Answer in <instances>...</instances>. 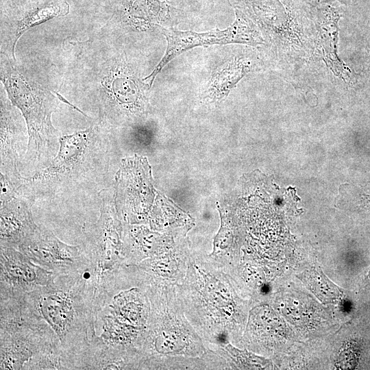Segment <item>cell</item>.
<instances>
[{
    "label": "cell",
    "mask_w": 370,
    "mask_h": 370,
    "mask_svg": "<svg viewBox=\"0 0 370 370\" xmlns=\"http://www.w3.org/2000/svg\"><path fill=\"white\" fill-rule=\"evenodd\" d=\"M239 10L258 27L273 67L293 82L309 77L317 29L312 0H239Z\"/></svg>",
    "instance_id": "obj_1"
},
{
    "label": "cell",
    "mask_w": 370,
    "mask_h": 370,
    "mask_svg": "<svg viewBox=\"0 0 370 370\" xmlns=\"http://www.w3.org/2000/svg\"><path fill=\"white\" fill-rule=\"evenodd\" d=\"M231 277L204 257L191 254L186 275L177 286L185 315L207 350L233 344L237 303Z\"/></svg>",
    "instance_id": "obj_2"
},
{
    "label": "cell",
    "mask_w": 370,
    "mask_h": 370,
    "mask_svg": "<svg viewBox=\"0 0 370 370\" xmlns=\"http://www.w3.org/2000/svg\"><path fill=\"white\" fill-rule=\"evenodd\" d=\"M148 295L151 312L141 369H192L208 350L185 315L177 286L151 282Z\"/></svg>",
    "instance_id": "obj_3"
},
{
    "label": "cell",
    "mask_w": 370,
    "mask_h": 370,
    "mask_svg": "<svg viewBox=\"0 0 370 370\" xmlns=\"http://www.w3.org/2000/svg\"><path fill=\"white\" fill-rule=\"evenodd\" d=\"M25 297L57 335L69 369L70 359L84 351L96 335L97 313L87 271L58 275L52 284Z\"/></svg>",
    "instance_id": "obj_4"
},
{
    "label": "cell",
    "mask_w": 370,
    "mask_h": 370,
    "mask_svg": "<svg viewBox=\"0 0 370 370\" xmlns=\"http://www.w3.org/2000/svg\"><path fill=\"white\" fill-rule=\"evenodd\" d=\"M107 127L99 121L60 136L58 151L45 168L24 177L21 190L35 199L79 189L108 171Z\"/></svg>",
    "instance_id": "obj_5"
},
{
    "label": "cell",
    "mask_w": 370,
    "mask_h": 370,
    "mask_svg": "<svg viewBox=\"0 0 370 370\" xmlns=\"http://www.w3.org/2000/svg\"><path fill=\"white\" fill-rule=\"evenodd\" d=\"M0 369H34L64 354L57 335L25 295L0 299Z\"/></svg>",
    "instance_id": "obj_6"
},
{
    "label": "cell",
    "mask_w": 370,
    "mask_h": 370,
    "mask_svg": "<svg viewBox=\"0 0 370 370\" xmlns=\"http://www.w3.org/2000/svg\"><path fill=\"white\" fill-rule=\"evenodd\" d=\"M1 79L8 99L19 109L27 126L25 162L41 170L51 163L59 148L60 136L51 122L58 99L24 75L10 60L7 63L1 60Z\"/></svg>",
    "instance_id": "obj_7"
},
{
    "label": "cell",
    "mask_w": 370,
    "mask_h": 370,
    "mask_svg": "<svg viewBox=\"0 0 370 370\" xmlns=\"http://www.w3.org/2000/svg\"><path fill=\"white\" fill-rule=\"evenodd\" d=\"M84 250L89 259V283L93 290L97 312L118 273L125 266L123 224L114 202L102 197L97 221L84 229Z\"/></svg>",
    "instance_id": "obj_8"
},
{
    "label": "cell",
    "mask_w": 370,
    "mask_h": 370,
    "mask_svg": "<svg viewBox=\"0 0 370 370\" xmlns=\"http://www.w3.org/2000/svg\"><path fill=\"white\" fill-rule=\"evenodd\" d=\"M236 19L224 29L206 32L181 31L158 26L165 36L167 45L164 56L153 71L143 79L149 88L162 69L183 52L197 47L213 45L243 44L254 47H266L265 40L256 25L242 11L235 10Z\"/></svg>",
    "instance_id": "obj_9"
},
{
    "label": "cell",
    "mask_w": 370,
    "mask_h": 370,
    "mask_svg": "<svg viewBox=\"0 0 370 370\" xmlns=\"http://www.w3.org/2000/svg\"><path fill=\"white\" fill-rule=\"evenodd\" d=\"M108 67L97 94L99 121L106 127L123 118L143 115L147 105L145 90L150 88L123 61L114 60Z\"/></svg>",
    "instance_id": "obj_10"
},
{
    "label": "cell",
    "mask_w": 370,
    "mask_h": 370,
    "mask_svg": "<svg viewBox=\"0 0 370 370\" xmlns=\"http://www.w3.org/2000/svg\"><path fill=\"white\" fill-rule=\"evenodd\" d=\"M17 249L34 263L58 275L85 272L90 267L84 249L62 242L44 227L38 226Z\"/></svg>",
    "instance_id": "obj_11"
},
{
    "label": "cell",
    "mask_w": 370,
    "mask_h": 370,
    "mask_svg": "<svg viewBox=\"0 0 370 370\" xmlns=\"http://www.w3.org/2000/svg\"><path fill=\"white\" fill-rule=\"evenodd\" d=\"M57 276L18 249L0 247V299L18 297L48 286Z\"/></svg>",
    "instance_id": "obj_12"
},
{
    "label": "cell",
    "mask_w": 370,
    "mask_h": 370,
    "mask_svg": "<svg viewBox=\"0 0 370 370\" xmlns=\"http://www.w3.org/2000/svg\"><path fill=\"white\" fill-rule=\"evenodd\" d=\"M147 164L139 158L125 161L116 173L114 205L119 218L130 223L147 218Z\"/></svg>",
    "instance_id": "obj_13"
},
{
    "label": "cell",
    "mask_w": 370,
    "mask_h": 370,
    "mask_svg": "<svg viewBox=\"0 0 370 370\" xmlns=\"http://www.w3.org/2000/svg\"><path fill=\"white\" fill-rule=\"evenodd\" d=\"M10 99L1 97L0 176L20 188L23 177L19 171V149L25 134L20 114Z\"/></svg>",
    "instance_id": "obj_14"
},
{
    "label": "cell",
    "mask_w": 370,
    "mask_h": 370,
    "mask_svg": "<svg viewBox=\"0 0 370 370\" xmlns=\"http://www.w3.org/2000/svg\"><path fill=\"white\" fill-rule=\"evenodd\" d=\"M36 199L20 189L12 199L1 203L0 247L18 249L36 231L32 207Z\"/></svg>",
    "instance_id": "obj_15"
},
{
    "label": "cell",
    "mask_w": 370,
    "mask_h": 370,
    "mask_svg": "<svg viewBox=\"0 0 370 370\" xmlns=\"http://www.w3.org/2000/svg\"><path fill=\"white\" fill-rule=\"evenodd\" d=\"M69 12V5L65 0H44L36 3L22 15L14 20L8 29L1 34V47L5 54L14 61V47L18 38L29 28L39 25L49 19L62 16Z\"/></svg>",
    "instance_id": "obj_16"
},
{
    "label": "cell",
    "mask_w": 370,
    "mask_h": 370,
    "mask_svg": "<svg viewBox=\"0 0 370 370\" xmlns=\"http://www.w3.org/2000/svg\"><path fill=\"white\" fill-rule=\"evenodd\" d=\"M260 59L250 53L239 54L219 66L212 73L205 95L212 101L225 98L247 73L258 69Z\"/></svg>",
    "instance_id": "obj_17"
},
{
    "label": "cell",
    "mask_w": 370,
    "mask_h": 370,
    "mask_svg": "<svg viewBox=\"0 0 370 370\" xmlns=\"http://www.w3.org/2000/svg\"><path fill=\"white\" fill-rule=\"evenodd\" d=\"M191 254L185 250L174 249L144 260L134 266L156 282H166L177 286L187 273Z\"/></svg>",
    "instance_id": "obj_18"
},
{
    "label": "cell",
    "mask_w": 370,
    "mask_h": 370,
    "mask_svg": "<svg viewBox=\"0 0 370 370\" xmlns=\"http://www.w3.org/2000/svg\"><path fill=\"white\" fill-rule=\"evenodd\" d=\"M157 236L142 226L123 225L125 265H135L166 252Z\"/></svg>",
    "instance_id": "obj_19"
},
{
    "label": "cell",
    "mask_w": 370,
    "mask_h": 370,
    "mask_svg": "<svg viewBox=\"0 0 370 370\" xmlns=\"http://www.w3.org/2000/svg\"><path fill=\"white\" fill-rule=\"evenodd\" d=\"M347 12L358 19L362 29L360 44L361 71L358 74L362 81L370 79V0H358L347 6Z\"/></svg>",
    "instance_id": "obj_20"
},
{
    "label": "cell",
    "mask_w": 370,
    "mask_h": 370,
    "mask_svg": "<svg viewBox=\"0 0 370 370\" xmlns=\"http://www.w3.org/2000/svg\"><path fill=\"white\" fill-rule=\"evenodd\" d=\"M214 352L226 360L229 367L237 366L241 369H269L272 366L269 360L247 350L239 349L230 343Z\"/></svg>",
    "instance_id": "obj_21"
},
{
    "label": "cell",
    "mask_w": 370,
    "mask_h": 370,
    "mask_svg": "<svg viewBox=\"0 0 370 370\" xmlns=\"http://www.w3.org/2000/svg\"><path fill=\"white\" fill-rule=\"evenodd\" d=\"M360 196V203L370 210V187L364 188Z\"/></svg>",
    "instance_id": "obj_22"
},
{
    "label": "cell",
    "mask_w": 370,
    "mask_h": 370,
    "mask_svg": "<svg viewBox=\"0 0 370 370\" xmlns=\"http://www.w3.org/2000/svg\"><path fill=\"white\" fill-rule=\"evenodd\" d=\"M312 1L313 4L315 6L318 4L328 2V1H338L343 3H345L347 5H351L355 3L358 0H312Z\"/></svg>",
    "instance_id": "obj_23"
},
{
    "label": "cell",
    "mask_w": 370,
    "mask_h": 370,
    "mask_svg": "<svg viewBox=\"0 0 370 370\" xmlns=\"http://www.w3.org/2000/svg\"><path fill=\"white\" fill-rule=\"evenodd\" d=\"M368 277H369V280H370V269H369V272H368Z\"/></svg>",
    "instance_id": "obj_24"
}]
</instances>
